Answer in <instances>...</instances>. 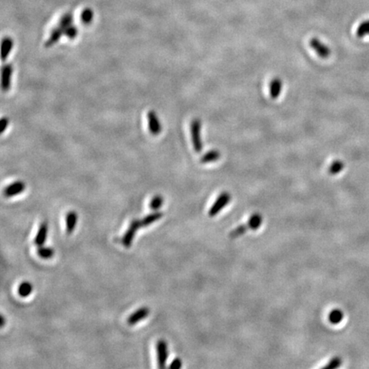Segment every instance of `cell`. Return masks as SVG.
<instances>
[{
	"mask_svg": "<svg viewBox=\"0 0 369 369\" xmlns=\"http://www.w3.org/2000/svg\"><path fill=\"white\" fill-rule=\"evenodd\" d=\"M342 365V359L340 356H335L330 360L329 362L324 366L325 369H336L339 368Z\"/></svg>",
	"mask_w": 369,
	"mask_h": 369,
	"instance_id": "25",
	"label": "cell"
},
{
	"mask_svg": "<svg viewBox=\"0 0 369 369\" xmlns=\"http://www.w3.org/2000/svg\"><path fill=\"white\" fill-rule=\"evenodd\" d=\"M80 17H81V22L85 23V24H89V23H91L94 15H93V12L90 10H86V11H84L83 13L81 14Z\"/></svg>",
	"mask_w": 369,
	"mask_h": 369,
	"instance_id": "28",
	"label": "cell"
},
{
	"mask_svg": "<svg viewBox=\"0 0 369 369\" xmlns=\"http://www.w3.org/2000/svg\"><path fill=\"white\" fill-rule=\"evenodd\" d=\"M9 126V120L6 117H3L1 119L0 121V130H1V134H3L4 132L6 131V129Z\"/></svg>",
	"mask_w": 369,
	"mask_h": 369,
	"instance_id": "30",
	"label": "cell"
},
{
	"mask_svg": "<svg viewBox=\"0 0 369 369\" xmlns=\"http://www.w3.org/2000/svg\"><path fill=\"white\" fill-rule=\"evenodd\" d=\"M140 228H142L141 222L139 220L134 219L132 221L128 230L126 231V233L121 238V243L123 246H125L126 248L131 247L133 242H134V237Z\"/></svg>",
	"mask_w": 369,
	"mask_h": 369,
	"instance_id": "1",
	"label": "cell"
},
{
	"mask_svg": "<svg viewBox=\"0 0 369 369\" xmlns=\"http://www.w3.org/2000/svg\"><path fill=\"white\" fill-rule=\"evenodd\" d=\"M149 314H150V310L147 307L140 308L129 316L127 322L129 326H134V325L139 323V321H141L142 320L147 318Z\"/></svg>",
	"mask_w": 369,
	"mask_h": 369,
	"instance_id": "9",
	"label": "cell"
},
{
	"mask_svg": "<svg viewBox=\"0 0 369 369\" xmlns=\"http://www.w3.org/2000/svg\"><path fill=\"white\" fill-rule=\"evenodd\" d=\"M248 230H250V228L247 223L240 225V226H238V228H236L235 229L231 231V233H229V238L231 239L238 238V237L243 235L246 233V231Z\"/></svg>",
	"mask_w": 369,
	"mask_h": 369,
	"instance_id": "20",
	"label": "cell"
},
{
	"mask_svg": "<svg viewBox=\"0 0 369 369\" xmlns=\"http://www.w3.org/2000/svg\"><path fill=\"white\" fill-rule=\"evenodd\" d=\"M25 189H26V184L22 180H17V181L11 183L9 184L8 187L5 188L4 195L6 196V198H11V197H15V196L23 193Z\"/></svg>",
	"mask_w": 369,
	"mask_h": 369,
	"instance_id": "6",
	"label": "cell"
},
{
	"mask_svg": "<svg viewBox=\"0 0 369 369\" xmlns=\"http://www.w3.org/2000/svg\"><path fill=\"white\" fill-rule=\"evenodd\" d=\"M262 223V217L260 214H252L249 221L247 222V225L249 227L250 230H257L261 227Z\"/></svg>",
	"mask_w": 369,
	"mask_h": 369,
	"instance_id": "17",
	"label": "cell"
},
{
	"mask_svg": "<svg viewBox=\"0 0 369 369\" xmlns=\"http://www.w3.org/2000/svg\"><path fill=\"white\" fill-rule=\"evenodd\" d=\"M73 18L72 16L70 14H67L65 16L62 17L59 22V27H61L63 29L65 30L66 27H70V25H72Z\"/></svg>",
	"mask_w": 369,
	"mask_h": 369,
	"instance_id": "26",
	"label": "cell"
},
{
	"mask_svg": "<svg viewBox=\"0 0 369 369\" xmlns=\"http://www.w3.org/2000/svg\"><path fill=\"white\" fill-rule=\"evenodd\" d=\"M191 134L193 145L196 152H201L203 144L201 139V121L198 119H194L191 123Z\"/></svg>",
	"mask_w": 369,
	"mask_h": 369,
	"instance_id": "2",
	"label": "cell"
},
{
	"mask_svg": "<svg viewBox=\"0 0 369 369\" xmlns=\"http://www.w3.org/2000/svg\"><path fill=\"white\" fill-rule=\"evenodd\" d=\"M47 234H48V226L46 222H42L39 228L37 234L35 236L34 241L35 245H37L38 247L43 246L44 243H46Z\"/></svg>",
	"mask_w": 369,
	"mask_h": 369,
	"instance_id": "10",
	"label": "cell"
},
{
	"mask_svg": "<svg viewBox=\"0 0 369 369\" xmlns=\"http://www.w3.org/2000/svg\"><path fill=\"white\" fill-rule=\"evenodd\" d=\"M37 254L39 257L43 259H50L51 257H53L54 251L50 247L40 246V247H38Z\"/></svg>",
	"mask_w": 369,
	"mask_h": 369,
	"instance_id": "21",
	"label": "cell"
},
{
	"mask_svg": "<svg viewBox=\"0 0 369 369\" xmlns=\"http://www.w3.org/2000/svg\"><path fill=\"white\" fill-rule=\"evenodd\" d=\"M310 44H311V47L316 51V53L318 54L320 57H321V58L329 57L330 55H331V50H330L328 46L324 45L321 40L316 39V38H313V39H311Z\"/></svg>",
	"mask_w": 369,
	"mask_h": 369,
	"instance_id": "8",
	"label": "cell"
},
{
	"mask_svg": "<svg viewBox=\"0 0 369 369\" xmlns=\"http://www.w3.org/2000/svg\"><path fill=\"white\" fill-rule=\"evenodd\" d=\"M6 324V319L4 317V316H1V327H3Z\"/></svg>",
	"mask_w": 369,
	"mask_h": 369,
	"instance_id": "31",
	"label": "cell"
},
{
	"mask_svg": "<svg viewBox=\"0 0 369 369\" xmlns=\"http://www.w3.org/2000/svg\"><path fill=\"white\" fill-rule=\"evenodd\" d=\"M78 216L77 213L75 211H70L66 214V233L68 234H71L74 232L76 224H77Z\"/></svg>",
	"mask_w": 369,
	"mask_h": 369,
	"instance_id": "12",
	"label": "cell"
},
{
	"mask_svg": "<svg viewBox=\"0 0 369 369\" xmlns=\"http://www.w3.org/2000/svg\"><path fill=\"white\" fill-rule=\"evenodd\" d=\"M221 158V153L217 150H212L203 155L201 158L200 162L202 163H209L212 162H216Z\"/></svg>",
	"mask_w": 369,
	"mask_h": 369,
	"instance_id": "19",
	"label": "cell"
},
{
	"mask_svg": "<svg viewBox=\"0 0 369 369\" xmlns=\"http://www.w3.org/2000/svg\"><path fill=\"white\" fill-rule=\"evenodd\" d=\"M344 316H344V312L336 309V310H333V311L330 312L328 320H329L330 323L332 324V325H337L343 321Z\"/></svg>",
	"mask_w": 369,
	"mask_h": 369,
	"instance_id": "18",
	"label": "cell"
},
{
	"mask_svg": "<svg viewBox=\"0 0 369 369\" xmlns=\"http://www.w3.org/2000/svg\"><path fill=\"white\" fill-rule=\"evenodd\" d=\"M163 202H164V199H163L162 196L156 195L155 197L151 199V201H150V209L154 210V211H157V210L160 209L161 207L163 206Z\"/></svg>",
	"mask_w": 369,
	"mask_h": 369,
	"instance_id": "24",
	"label": "cell"
},
{
	"mask_svg": "<svg viewBox=\"0 0 369 369\" xmlns=\"http://www.w3.org/2000/svg\"><path fill=\"white\" fill-rule=\"evenodd\" d=\"M63 35H65V30L63 29L61 27L58 26L56 28H54L52 32H51V35H50V38L46 40L45 46H46V48H48V47L53 46L60 40V38L62 37Z\"/></svg>",
	"mask_w": 369,
	"mask_h": 369,
	"instance_id": "13",
	"label": "cell"
},
{
	"mask_svg": "<svg viewBox=\"0 0 369 369\" xmlns=\"http://www.w3.org/2000/svg\"><path fill=\"white\" fill-rule=\"evenodd\" d=\"M14 42L12 39L10 37L4 38L1 44V59L6 61L8 58L9 55L11 53L13 48Z\"/></svg>",
	"mask_w": 369,
	"mask_h": 369,
	"instance_id": "11",
	"label": "cell"
},
{
	"mask_svg": "<svg viewBox=\"0 0 369 369\" xmlns=\"http://www.w3.org/2000/svg\"><path fill=\"white\" fill-rule=\"evenodd\" d=\"M282 91V81L279 78H275L271 81L270 96L272 99H275L280 96Z\"/></svg>",
	"mask_w": 369,
	"mask_h": 369,
	"instance_id": "15",
	"label": "cell"
},
{
	"mask_svg": "<svg viewBox=\"0 0 369 369\" xmlns=\"http://www.w3.org/2000/svg\"><path fill=\"white\" fill-rule=\"evenodd\" d=\"M182 366V361L180 358H175L173 360L170 365H169V368L171 369H179Z\"/></svg>",
	"mask_w": 369,
	"mask_h": 369,
	"instance_id": "29",
	"label": "cell"
},
{
	"mask_svg": "<svg viewBox=\"0 0 369 369\" xmlns=\"http://www.w3.org/2000/svg\"><path fill=\"white\" fill-rule=\"evenodd\" d=\"M345 168V163L342 161L336 160L331 164V166L329 167V174L334 175V174H340V172L342 171L343 169Z\"/></svg>",
	"mask_w": 369,
	"mask_h": 369,
	"instance_id": "23",
	"label": "cell"
},
{
	"mask_svg": "<svg viewBox=\"0 0 369 369\" xmlns=\"http://www.w3.org/2000/svg\"><path fill=\"white\" fill-rule=\"evenodd\" d=\"M231 196L228 193H222L221 195L217 198V200L214 202V204L212 205L211 208L209 210V217H214L224 209L225 207L228 205V203L230 202Z\"/></svg>",
	"mask_w": 369,
	"mask_h": 369,
	"instance_id": "4",
	"label": "cell"
},
{
	"mask_svg": "<svg viewBox=\"0 0 369 369\" xmlns=\"http://www.w3.org/2000/svg\"><path fill=\"white\" fill-rule=\"evenodd\" d=\"M77 28L73 25H70V27H66L65 29V35L70 40H74L77 37Z\"/></svg>",
	"mask_w": 369,
	"mask_h": 369,
	"instance_id": "27",
	"label": "cell"
},
{
	"mask_svg": "<svg viewBox=\"0 0 369 369\" xmlns=\"http://www.w3.org/2000/svg\"><path fill=\"white\" fill-rule=\"evenodd\" d=\"M366 35H369V20H366L359 25L356 30V36L358 38H363Z\"/></svg>",
	"mask_w": 369,
	"mask_h": 369,
	"instance_id": "22",
	"label": "cell"
},
{
	"mask_svg": "<svg viewBox=\"0 0 369 369\" xmlns=\"http://www.w3.org/2000/svg\"><path fill=\"white\" fill-rule=\"evenodd\" d=\"M13 73V68L11 65H4L1 70V87L3 91L10 90L11 86V77Z\"/></svg>",
	"mask_w": 369,
	"mask_h": 369,
	"instance_id": "7",
	"label": "cell"
},
{
	"mask_svg": "<svg viewBox=\"0 0 369 369\" xmlns=\"http://www.w3.org/2000/svg\"><path fill=\"white\" fill-rule=\"evenodd\" d=\"M163 217V212L158 211V210L153 212L151 214H148V216L144 217V218L140 221V222H141L142 228H146V227L150 226V224H152L154 222H158L159 220L162 219V217Z\"/></svg>",
	"mask_w": 369,
	"mask_h": 369,
	"instance_id": "14",
	"label": "cell"
},
{
	"mask_svg": "<svg viewBox=\"0 0 369 369\" xmlns=\"http://www.w3.org/2000/svg\"><path fill=\"white\" fill-rule=\"evenodd\" d=\"M33 292V286L32 284L29 282H22L18 286V289H17V292L20 297H27L28 296L31 295Z\"/></svg>",
	"mask_w": 369,
	"mask_h": 369,
	"instance_id": "16",
	"label": "cell"
},
{
	"mask_svg": "<svg viewBox=\"0 0 369 369\" xmlns=\"http://www.w3.org/2000/svg\"><path fill=\"white\" fill-rule=\"evenodd\" d=\"M148 128L150 134L157 136L158 134H161L162 132V125H161L160 120L158 118V115L156 114L155 111L150 110L147 114Z\"/></svg>",
	"mask_w": 369,
	"mask_h": 369,
	"instance_id": "5",
	"label": "cell"
},
{
	"mask_svg": "<svg viewBox=\"0 0 369 369\" xmlns=\"http://www.w3.org/2000/svg\"><path fill=\"white\" fill-rule=\"evenodd\" d=\"M157 355H158V364L159 368L166 367L167 361L169 358V348L165 340H158L156 345Z\"/></svg>",
	"mask_w": 369,
	"mask_h": 369,
	"instance_id": "3",
	"label": "cell"
}]
</instances>
